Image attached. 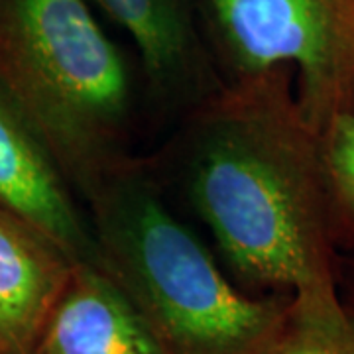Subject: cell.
Wrapping results in <instances>:
<instances>
[{
  "label": "cell",
  "instance_id": "obj_10",
  "mask_svg": "<svg viewBox=\"0 0 354 354\" xmlns=\"http://www.w3.org/2000/svg\"><path fill=\"white\" fill-rule=\"evenodd\" d=\"M321 148L337 228L354 234V113L335 116L321 130Z\"/></svg>",
  "mask_w": 354,
  "mask_h": 354
},
{
  "label": "cell",
  "instance_id": "obj_3",
  "mask_svg": "<svg viewBox=\"0 0 354 354\" xmlns=\"http://www.w3.org/2000/svg\"><path fill=\"white\" fill-rule=\"evenodd\" d=\"M0 91L85 199L130 162L127 64L87 0H0Z\"/></svg>",
  "mask_w": 354,
  "mask_h": 354
},
{
  "label": "cell",
  "instance_id": "obj_1",
  "mask_svg": "<svg viewBox=\"0 0 354 354\" xmlns=\"http://www.w3.org/2000/svg\"><path fill=\"white\" fill-rule=\"evenodd\" d=\"M290 69L230 79L197 104L185 185L234 274L258 288L335 283L337 232L321 132Z\"/></svg>",
  "mask_w": 354,
  "mask_h": 354
},
{
  "label": "cell",
  "instance_id": "obj_7",
  "mask_svg": "<svg viewBox=\"0 0 354 354\" xmlns=\"http://www.w3.org/2000/svg\"><path fill=\"white\" fill-rule=\"evenodd\" d=\"M75 264L48 236L0 211V354H32Z\"/></svg>",
  "mask_w": 354,
  "mask_h": 354
},
{
  "label": "cell",
  "instance_id": "obj_4",
  "mask_svg": "<svg viewBox=\"0 0 354 354\" xmlns=\"http://www.w3.org/2000/svg\"><path fill=\"white\" fill-rule=\"evenodd\" d=\"M201 10L230 79L290 69L319 132L354 113V0H201Z\"/></svg>",
  "mask_w": 354,
  "mask_h": 354
},
{
  "label": "cell",
  "instance_id": "obj_2",
  "mask_svg": "<svg viewBox=\"0 0 354 354\" xmlns=\"http://www.w3.org/2000/svg\"><path fill=\"white\" fill-rule=\"evenodd\" d=\"M97 262L150 330L160 354H262L290 313L291 293L252 297L132 162L87 199Z\"/></svg>",
  "mask_w": 354,
  "mask_h": 354
},
{
  "label": "cell",
  "instance_id": "obj_8",
  "mask_svg": "<svg viewBox=\"0 0 354 354\" xmlns=\"http://www.w3.org/2000/svg\"><path fill=\"white\" fill-rule=\"evenodd\" d=\"M106 16L134 41L152 87L167 101H205L207 53L189 0H97Z\"/></svg>",
  "mask_w": 354,
  "mask_h": 354
},
{
  "label": "cell",
  "instance_id": "obj_6",
  "mask_svg": "<svg viewBox=\"0 0 354 354\" xmlns=\"http://www.w3.org/2000/svg\"><path fill=\"white\" fill-rule=\"evenodd\" d=\"M32 354H160L118 286L91 262H77Z\"/></svg>",
  "mask_w": 354,
  "mask_h": 354
},
{
  "label": "cell",
  "instance_id": "obj_5",
  "mask_svg": "<svg viewBox=\"0 0 354 354\" xmlns=\"http://www.w3.org/2000/svg\"><path fill=\"white\" fill-rule=\"evenodd\" d=\"M0 211L36 228L75 262H97V242L71 185L20 111L0 91Z\"/></svg>",
  "mask_w": 354,
  "mask_h": 354
},
{
  "label": "cell",
  "instance_id": "obj_9",
  "mask_svg": "<svg viewBox=\"0 0 354 354\" xmlns=\"http://www.w3.org/2000/svg\"><path fill=\"white\" fill-rule=\"evenodd\" d=\"M291 295L290 313L262 354H354V317L335 283Z\"/></svg>",
  "mask_w": 354,
  "mask_h": 354
}]
</instances>
